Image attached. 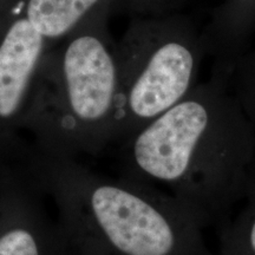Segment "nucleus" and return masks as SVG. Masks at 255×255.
<instances>
[{
	"label": "nucleus",
	"instance_id": "f257e3e1",
	"mask_svg": "<svg viewBox=\"0 0 255 255\" xmlns=\"http://www.w3.org/2000/svg\"><path fill=\"white\" fill-rule=\"evenodd\" d=\"M251 150L240 102L218 69L116 148L120 175L173 197L203 227L222 223L244 184Z\"/></svg>",
	"mask_w": 255,
	"mask_h": 255
},
{
	"label": "nucleus",
	"instance_id": "6e6552de",
	"mask_svg": "<svg viewBox=\"0 0 255 255\" xmlns=\"http://www.w3.org/2000/svg\"><path fill=\"white\" fill-rule=\"evenodd\" d=\"M219 255H255V212L221 231Z\"/></svg>",
	"mask_w": 255,
	"mask_h": 255
},
{
	"label": "nucleus",
	"instance_id": "0eeeda50",
	"mask_svg": "<svg viewBox=\"0 0 255 255\" xmlns=\"http://www.w3.org/2000/svg\"><path fill=\"white\" fill-rule=\"evenodd\" d=\"M117 0H23L24 13L51 44L64 39L96 14L116 8Z\"/></svg>",
	"mask_w": 255,
	"mask_h": 255
},
{
	"label": "nucleus",
	"instance_id": "1a4fd4ad",
	"mask_svg": "<svg viewBox=\"0 0 255 255\" xmlns=\"http://www.w3.org/2000/svg\"><path fill=\"white\" fill-rule=\"evenodd\" d=\"M180 0H117V6H123L139 17L173 13Z\"/></svg>",
	"mask_w": 255,
	"mask_h": 255
},
{
	"label": "nucleus",
	"instance_id": "f03ea898",
	"mask_svg": "<svg viewBox=\"0 0 255 255\" xmlns=\"http://www.w3.org/2000/svg\"><path fill=\"white\" fill-rule=\"evenodd\" d=\"M20 167L56 209L76 255H212L203 226L167 194L77 158L25 149Z\"/></svg>",
	"mask_w": 255,
	"mask_h": 255
},
{
	"label": "nucleus",
	"instance_id": "423d86ee",
	"mask_svg": "<svg viewBox=\"0 0 255 255\" xmlns=\"http://www.w3.org/2000/svg\"><path fill=\"white\" fill-rule=\"evenodd\" d=\"M25 171L0 168V255H76Z\"/></svg>",
	"mask_w": 255,
	"mask_h": 255
},
{
	"label": "nucleus",
	"instance_id": "7ed1b4c3",
	"mask_svg": "<svg viewBox=\"0 0 255 255\" xmlns=\"http://www.w3.org/2000/svg\"><path fill=\"white\" fill-rule=\"evenodd\" d=\"M111 12L52 44L41 60L25 127L36 150L78 159L113 148L120 77Z\"/></svg>",
	"mask_w": 255,
	"mask_h": 255
},
{
	"label": "nucleus",
	"instance_id": "39448f33",
	"mask_svg": "<svg viewBox=\"0 0 255 255\" xmlns=\"http://www.w3.org/2000/svg\"><path fill=\"white\" fill-rule=\"evenodd\" d=\"M52 44L24 13L23 0H0V162L23 148L34 83Z\"/></svg>",
	"mask_w": 255,
	"mask_h": 255
},
{
	"label": "nucleus",
	"instance_id": "20e7f679",
	"mask_svg": "<svg viewBox=\"0 0 255 255\" xmlns=\"http://www.w3.org/2000/svg\"><path fill=\"white\" fill-rule=\"evenodd\" d=\"M116 46L120 107L111 149L187 97L207 53L203 34L176 13L135 19Z\"/></svg>",
	"mask_w": 255,
	"mask_h": 255
}]
</instances>
